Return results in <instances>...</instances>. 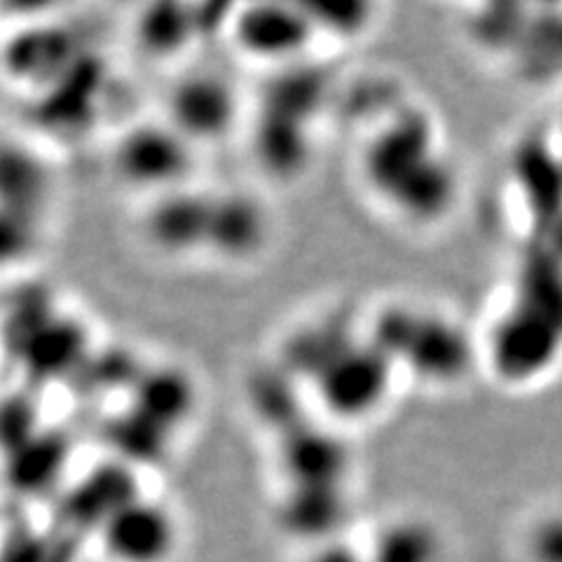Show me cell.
I'll return each instance as SVG.
<instances>
[{"mask_svg": "<svg viewBox=\"0 0 562 562\" xmlns=\"http://www.w3.org/2000/svg\"><path fill=\"white\" fill-rule=\"evenodd\" d=\"M198 148L173 132L160 117L136 122L115 138L111 150V171L130 190L146 198L190 186Z\"/></svg>", "mask_w": 562, "mask_h": 562, "instance_id": "cell-1", "label": "cell"}, {"mask_svg": "<svg viewBox=\"0 0 562 562\" xmlns=\"http://www.w3.org/2000/svg\"><path fill=\"white\" fill-rule=\"evenodd\" d=\"M241 101L235 85L216 70H190L167 92V125L192 148L218 144L237 130Z\"/></svg>", "mask_w": 562, "mask_h": 562, "instance_id": "cell-2", "label": "cell"}, {"mask_svg": "<svg viewBox=\"0 0 562 562\" xmlns=\"http://www.w3.org/2000/svg\"><path fill=\"white\" fill-rule=\"evenodd\" d=\"M179 520L171 508L136 495L99 527L113 562H167L179 547Z\"/></svg>", "mask_w": 562, "mask_h": 562, "instance_id": "cell-3", "label": "cell"}, {"mask_svg": "<svg viewBox=\"0 0 562 562\" xmlns=\"http://www.w3.org/2000/svg\"><path fill=\"white\" fill-rule=\"evenodd\" d=\"M209 204V192L195 186L148 198V206L140 214V235L148 249L169 260L204 254Z\"/></svg>", "mask_w": 562, "mask_h": 562, "instance_id": "cell-4", "label": "cell"}, {"mask_svg": "<svg viewBox=\"0 0 562 562\" xmlns=\"http://www.w3.org/2000/svg\"><path fill=\"white\" fill-rule=\"evenodd\" d=\"M270 237V211L254 192L225 190L211 195L204 254L225 260L227 266H246L266 251Z\"/></svg>", "mask_w": 562, "mask_h": 562, "instance_id": "cell-5", "label": "cell"}, {"mask_svg": "<svg viewBox=\"0 0 562 562\" xmlns=\"http://www.w3.org/2000/svg\"><path fill=\"white\" fill-rule=\"evenodd\" d=\"M235 45L258 61H286L301 57L312 35L319 33L307 5H251L231 20Z\"/></svg>", "mask_w": 562, "mask_h": 562, "instance_id": "cell-6", "label": "cell"}, {"mask_svg": "<svg viewBox=\"0 0 562 562\" xmlns=\"http://www.w3.org/2000/svg\"><path fill=\"white\" fill-rule=\"evenodd\" d=\"M57 195L49 157L20 138H0V206L43 218Z\"/></svg>", "mask_w": 562, "mask_h": 562, "instance_id": "cell-7", "label": "cell"}, {"mask_svg": "<svg viewBox=\"0 0 562 562\" xmlns=\"http://www.w3.org/2000/svg\"><path fill=\"white\" fill-rule=\"evenodd\" d=\"M76 57V43L59 26H35L16 33L3 49V68L16 82L55 85ZM78 59V57H76Z\"/></svg>", "mask_w": 562, "mask_h": 562, "instance_id": "cell-8", "label": "cell"}, {"mask_svg": "<svg viewBox=\"0 0 562 562\" xmlns=\"http://www.w3.org/2000/svg\"><path fill=\"white\" fill-rule=\"evenodd\" d=\"M134 411L138 417L150 422L153 427H169L173 431L195 408V384L183 371H153L138 382L134 394Z\"/></svg>", "mask_w": 562, "mask_h": 562, "instance_id": "cell-9", "label": "cell"}, {"mask_svg": "<svg viewBox=\"0 0 562 562\" xmlns=\"http://www.w3.org/2000/svg\"><path fill=\"white\" fill-rule=\"evenodd\" d=\"M443 537L431 522L396 518L378 532L366 562H443Z\"/></svg>", "mask_w": 562, "mask_h": 562, "instance_id": "cell-10", "label": "cell"}, {"mask_svg": "<svg viewBox=\"0 0 562 562\" xmlns=\"http://www.w3.org/2000/svg\"><path fill=\"white\" fill-rule=\"evenodd\" d=\"M198 35V16L188 5H148L136 16L134 41L150 59H171Z\"/></svg>", "mask_w": 562, "mask_h": 562, "instance_id": "cell-11", "label": "cell"}, {"mask_svg": "<svg viewBox=\"0 0 562 562\" xmlns=\"http://www.w3.org/2000/svg\"><path fill=\"white\" fill-rule=\"evenodd\" d=\"M43 218L0 206V272L22 268L43 246Z\"/></svg>", "mask_w": 562, "mask_h": 562, "instance_id": "cell-12", "label": "cell"}, {"mask_svg": "<svg viewBox=\"0 0 562 562\" xmlns=\"http://www.w3.org/2000/svg\"><path fill=\"white\" fill-rule=\"evenodd\" d=\"M29 441L12 450L10 476H12V485H16V490L38 492V490L47 487L52 476H57V471L61 467V457H59V452H55V448L45 446L41 441H38V452H35V450H31Z\"/></svg>", "mask_w": 562, "mask_h": 562, "instance_id": "cell-13", "label": "cell"}, {"mask_svg": "<svg viewBox=\"0 0 562 562\" xmlns=\"http://www.w3.org/2000/svg\"><path fill=\"white\" fill-rule=\"evenodd\" d=\"M527 547L532 562H562V516L541 520Z\"/></svg>", "mask_w": 562, "mask_h": 562, "instance_id": "cell-14", "label": "cell"}, {"mask_svg": "<svg viewBox=\"0 0 562 562\" xmlns=\"http://www.w3.org/2000/svg\"><path fill=\"white\" fill-rule=\"evenodd\" d=\"M43 543L38 541V547L35 543H22V547H14L12 551H8L0 562H43Z\"/></svg>", "mask_w": 562, "mask_h": 562, "instance_id": "cell-15", "label": "cell"}, {"mask_svg": "<svg viewBox=\"0 0 562 562\" xmlns=\"http://www.w3.org/2000/svg\"><path fill=\"white\" fill-rule=\"evenodd\" d=\"M312 562H366V558L355 555L342 547H333V549H324L322 553H316V558Z\"/></svg>", "mask_w": 562, "mask_h": 562, "instance_id": "cell-16", "label": "cell"}]
</instances>
